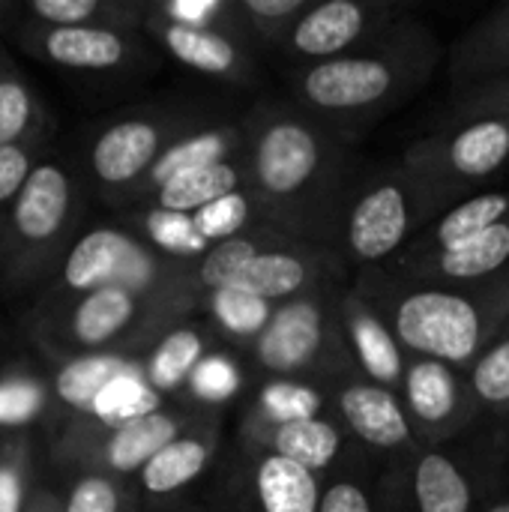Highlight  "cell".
<instances>
[{"mask_svg":"<svg viewBox=\"0 0 509 512\" xmlns=\"http://www.w3.org/2000/svg\"><path fill=\"white\" fill-rule=\"evenodd\" d=\"M246 192L276 231L336 249L348 204L366 171L354 141L291 102H258L243 114Z\"/></svg>","mask_w":509,"mask_h":512,"instance_id":"obj_1","label":"cell"},{"mask_svg":"<svg viewBox=\"0 0 509 512\" xmlns=\"http://www.w3.org/2000/svg\"><path fill=\"white\" fill-rule=\"evenodd\" d=\"M444 45L435 30L405 15L375 42L345 57L288 69L291 105L357 141L390 111L414 99L435 75Z\"/></svg>","mask_w":509,"mask_h":512,"instance_id":"obj_2","label":"cell"},{"mask_svg":"<svg viewBox=\"0 0 509 512\" xmlns=\"http://www.w3.org/2000/svg\"><path fill=\"white\" fill-rule=\"evenodd\" d=\"M351 285L387 318L411 357L441 360L462 372H471L509 321V270L474 285H447L375 267L357 273Z\"/></svg>","mask_w":509,"mask_h":512,"instance_id":"obj_3","label":"cell"},{"mask_svg":"<svg viewBox=\"0 0 509 512\" xmlns=\"http://www.w3.org/2000/svg\"><path fill=\"white\" fill-rule=\"evenodd\" d=\"M201 315L192 291L102 288L51 306H24L18 327L42 363L84 354L144 357L168 330Z\"/></svg>","mask_w":509,"mask_h":512,"instance_id":"obj_4","label":"cell"},{"mask_svg":"<svg viewBox=\"0 0 509 512\" xmlns=\"http://www.w3.org/2000/svg\"><path fill=\"white\" fill-rule=\"evenodd\" d=\"M216 123L210 108L189 99H159L114 111L78 132L69 165L90 195L126 210L150 168L189 132Z\"/></svg>","mask_w":509,"mask_h":512,"instance_id":"obj_5","label":"cell"},{"mask_svg":"<svg viewBox=\"0 0 509 512\" xmlns=\"http://www.w3.org/2000/svg\"><path fill=\"white\" fill-rule=\"evenodd\" d=\"M87 186L69 159L48 156L21 189L0 237V291L33 297L84 231Z\"/></svg>","mask_w":509,"mask_h":512,"instance_id":"obj_6","label":"cell"},{"mask_svg":"<svg viewBox=\"0 0 509 512\" xmlns=\"http://www.w3.org/2000/svg\"><path fill=\"white\" fill-rule=\"evenodd\" d=\"M207 411L189 405H159L123 420H75L42 438V462L54 477L81 471L135 480L141 468Z\"/></svg>","mask_w":509,"mask_h":512,"instance_id":"obj_7","label":"cell"},{"mask_svg":"<svg viewBox=\"0 0 509 512\" xmlns=\"http://www.w3.org/2000/svg\"><path fill=\"white\" fill-rule=\"evenodd\" d=\"M102 288H135L147 294L192 291L189 261L156 252L129 225H93L81 231L57 273L27 300V306H51Z\"/></svg>","mask_w":509,"mask_h":512,"instance_id":"obj_8","label":"cell"},{"mask_svg":"<svg viewBox=\"0 0 509 512\" xmlns=\"http://www.w3.org/2000/svg\"><path fill=\"white\" fill-rule=\"evenodd\" d=\"M444 207L402 168L399 159L366 171L357 186L336 252L348 270H375L393 264L438 216Z\"/></svg>","mask_w":509,"mask_h":512,"instance_id":"obj_9","label":"cell"},{"mask_svg":"<svg viewBox=\"0 0 509 512\" xmlns=\"http://www.w3.org/2000/svg\"><path fill=\"white\" fill-rule=\"evenodd\" d=\"M339 291L279 303L267 330L243 360L261 378H291L318 387L357 372L339 321Z\"/></svg>","mask_w":509,"mask_h":512,"instance_id":"obj_10","label":"cell"},{"mask_svg":"<svg viewBox=\"0 0 509 512\" xmlns=\"http://www.w3.org/2000/svg\"><path fill=\"white\" fill-rule=\"evenodd\" d=\"M399 162L447 213L462 198L483 192V183L509 171V117L450 123L411 141Z\"/></svg>","mask_w":509,"mask_h":512,"instance_id":"obj_11","label":"cell"},{"mask_svg":"<svg viewBox=\"0 0 509 512\" xmlns=\"http://www.w3.org/2000/svg\"><path fill=\"white\" fill-rule=\"evenodd\" d=\"M6 36L24 54L48 63L60 75L81 81L144 78L159 66V48L144 33L105 27H48L18 12Z\"/></svg>","mask_w":509,"mask_h":512,"instance_id":"obj_12","label":"cell"},{"mask_svg":"<svg viewBox=\"0 0 509 512\" xmlns=\"http://www.w3.org/2000/svg\"><path fill=\"white\" fill-rule=\"evenodd\" d=\"M483 477L468 453L426 447L378 477V512H483Z\"/></svg>","mask_w":509,"mask_h":512,"instance_id":"obj_13","label":"cell"},{"mask_svg":"<svg viewBox=\"0 0 509 512\" xmlns=\"http://www.w3.org/2000/svg\"><path fill=\"white\" fill-rule=\"evenodd\" d=\"M408 15L393 0H312L273 57L297 66L327 63L366 48Z\"/></svg>","mask_w":509,"mask_h":512,"instance_id":"obj_14","label":"cell"},{"mask_svg":"<svg viewBox=\"0 0 509 512\" xmlns=\"http://www.w3.org/2000/svg\"><path fill=\"white\" fill-rule=\"evenodd\" d=\"M324 477L237 441L222 462L219 512H318Z\"/></svg>","mask_w":509,"mask_h":512,"instance_id":"obj_15","label":"cell"},{"mask_svg":"<svg viewBox=\"0 0 509 512\" xmlns=\"http://www.w3.org/2000/svg\"><path fill=\"white\" fill-rule=\"evenodd\" d=\"M402 402L420 447H447L483 417L468 372L429 357L408 354Z\"/></svg>","mask_w":509,"mask_h":512,"instance_id":"obj_16","label":"cell"},{"mask_svg":"<svg viewBox=\"0 0 509 512\" xmlns=\"http://www.w3.org/2000/svg\"><path fill=\"white\" fill-rule=\"evenodd\" d=\"M324 390L333 417L345 426L354 444L384 456L387 465L414 459L420 450H426L414 435V426L399 393L369 381L360 372H348Z\"/></svg>","mask_w":509,"mask_h":512,"instance_id":"obj_17","label":"cell"},{"mask_svg":"<svg viewBox=\"0 0 509 512\" xmlns=\"http://www.w3.org/2000/svg\"><path fill=\"white\" fill-rule=\"evenodd\" d=\"M345 261L330 246L300 243L288 240L258 261H252L231 288L249 291L255 297H264L270 303H288L309 294H330L345 288Z\"/></svg>","mask_w":509,"mask_h":512,"instance_id":"obj_18","label":"cell"},{"mask_svg":"<svg viewBox=\"0 0 509 512\" xmlns=\"http://www.w3.org/2000/svg\"><path fill=\"white\" fill-rule=\"evenodd\" d=\"M144 36L183 69L231 87H255L261 81L258 51L234 33L198 30L162 21L144 9Z\"/></svg>","mask_w":509,"mask_h":512,"instance_id":"obj_19","label":"cell"},{"mask_svg":"<svg viewBox=\"0 0 509 512\" xmlns=\"http://www.w3.org/2000/svg\"><path fill=\"white\" fill-rule=\"evenodd\" d=\"M48 372V420L39 438L66 423L99 414V405L120 381H141V357L126 354H84L45 363Z\"/></svg>","mask_w":509,"mask_h":512,"instance_id":"obj_20","label":"cell"},{"mask_svg":"<svg viewBox=\"0 0 509 512\" xmlns=\"http://www.w3.org/2000/svg\"><path fill=\"white\" fill-rule=\"evenodd\" d=\"M222 450V411H207L195 426L165 444L135 477L141 504L150 510L180 507V498L195 486L219 459Z\"/></svg>","mask_w":509,"mask_h":512,"instance_id":"obj_21","label":"cell"},{"mask_svg":"<svg viewBox=\"0 0 509 512\" xmlns=\"http://www.w3.org/2000/svg\"><path fill=\"white\" fill-rule=\"evenodd\" d=\"M237 441L282 459H291L318 477L333 474L336 468L354 459V438L336 417H315L297 423H237Z\"/></svg>","mask_w":509,"mask_h":512,"instance_id":"obj_22","label":"cell"},{"mask_svg":"<svg viewBox=\"0 0 509 512\" xmlns=\"http://www.w3.org/2000/svg\"><path fill=\"white\" fill-rule=\"evenodd\" d=\"M336 306H339L342 333H345V342H348L357 372L402 396L408 351L396 339L387 318L354 285H345L339 291Z\"/></svg>","mask_w":509,"mask_h":512,"instance_id":"obj_23","label":"cell"},{"mask_svg":"<svg viewBox=\"0 0 509 512\" xmlns=\"http://www.w3.org/2000/svg\"><path fill=\"white\" fill-rule=\"evenodd\" d=\"M387 270L405 279L447 285H474L495 279L509 270V219L450 249L396 258L393 264H387Z\"/></svg>","mask_w":509,"mask_h":512,"instance_id":"obj_24","label":"cell"},{"mask_svg":"<svg viewBox=\"0 0 509 512\" xmlns=\"http://www.w3.org/2000/svg\"><path fill=\"white\" fill-rule=\"evenodd\" d=\"M243 147H246V126H243V117L240 120H216L204 129H195L189 132L186 138H180L153 168L150 174L138 183V189L132 192L129 204L123 213L129 210H138L144 207L165 183L183 177V174H192V171H204V168H213V165H222V162H231V159H240L243 156Z\"/></svg>","mask_w":509,"mask_h":512,"instance_id":"obj_25","label":"cell"},{"mask_svg":"<svg viewBox=\"0 0 509 512\" xmlns=\"http://www.w3.org/2000/svg\"><path fill=\"white\" fill-rule=\"evenodd\" d=\"M219 348H225V345L204 324V318H189V321L177 324L174 330H168L141 357V381L156 399L180 405L198 366Z\"/></svg>","mask_w":509,"mask_h":512,"instance_id":"obj_26","label":"cell"},{"mask_svg":"<svg viewBox=\"0 0 509 512\" xmlns=\"http://www.w3.org/2000/svg\"><path fill=\"white\" fill-rule=\"evenodd\" d=\"M447 72L459 93L509 75V3L489 9L450 45Z\"/></svg>","mask_w":509,"mask_h":512,"instance_id":"obj_27","label":"cell"},{"mask_svg":"<svg viewBox=\"0 0 509 512\" xmlns=\"http://www.w3.org/2000/svg\"><path fill=\"white\" fill-rule=\"evenodd\" d=\"M57 120L0 42V147L54 141Z\"/></svg>","mask_w":509,"mask_h":512,"instance_id":"obj_28","label":"cell"},{"mask_svg":"<svg viewBox=\"0 0 509 512\" xmlns=\"http://www.w3.org/2000/svg\"><path fill=\"white\" fill-rule=\"evenodd\" d=\"M509 219V189H483L477 195L462 198L453 204L447 213H441L399 258L405 255H423V252H438L450 249L456 243H465L501 222Z\"/></svg>","mask_w":509,"mask_h":512,"instance_id":"obj_29","label":"cell"},{"mask_svg":"<svg viewBox=\"0 0 509 512\" xmlns=\"http://www.w3.org/2000/svg\"><path fill=\"white\" fill-rule=\"evenodd\" d=\"M288 240H294V237L276 231L273 225H261V228H252L231 240L213 243L198 261L189 264V285L204 303V297L210 291L228 288L252 261H258L261 255H267L270 249H276Z\"/></svg>","mask_w":509,"mask_h":512,"instance_id":"obj_30","label":"cell"},{"mask_svg":"<svg viewBox=\"0 0 509 512\" xmlns=\"http://www.w3.org/2000/svg\"><path fill=\"white\" fill-rule=\"evenodd\" d=\"M279 303H270L264 297H255L249 291H240V288H219V291H210L201 303V315L204 324L216 333V339L237 351L240 357L249 354V348L258 342V336L267 330L273 312H276Z\"/></svg>","mask_w":509,"mask_h":512,"instance_id":"obj_31","label":"cell"},{"mask_svg":"<svg viewBox=\"0 0 509 512\" xmlns=\"http://www.w3.org/2000/svg\"><path fill=\"white\" fill-rule=\"evenodd\" d=\"M18 12L48 27H105L144 33V0H27Z\"/></svg>","mask_w":509,"mask_h":512,"instance_id":"obj_32","label":"cell"},{"mask_svg":"<svg viewBox=\"0 0 509 512\" xmlns=\"http://www.w3.org/2000/svg\"><path fill=\"white\" fill-rule=\"evenodd\" d=\"M246 189V168H243V156L204 168V171H192L183 174L171 183H165L144 207L150 210H162V213H177V216H195L201 210H207L210 204L234 195ZM138 207V210H144Z\"/></svg>","mask_w":509,"mask_h":512,"instance_id":"obj_33","label":"cell"},{"mask_svg":"<svg viewBox=\"0 0 509 512\" xmlns=\"http://www.w3.org/2000/svg\"><path fill=\"white\" fill-rule=\"evenodd\" d=\"M315 417H333L324 387L309 381H291V378H261L255 396L243 405L240 423L279 426V423H297Z\"/></svg>","mask_w":509,"mask_h":512,"instance_id":"obj_34","label":"cell"},{"mask_svg":"<svg viewBox=\"0 0 509 512\" xmlns=\"http://www.w3.org/2000/svg\"><path fill=\"white\" fill-rule=\"evenodd\" d=\"M48 420V372L27 360L0 363V432L33 429L42 435Z\"/></svg>","mask_w":509,"mask_h":512,"instance_id":"obj_35","label":"cell"},{"mask_svg":"<svg viewBox=\"0 0 509 512\" xmlns=\"http://www.w3.org/2000/svg\"><path fill=\"white\" fill-rule=\"evenodd\" d=\"M42 438L33 429H6L0 435V512H27L42 483Z\"/></svg>","mask_w":509,"mask_h":512,"instance_id":"obj_36","label":"cell"},{"mask_svg":"<svg viewBox=\"0 0 509 512\" xmlns=\"http://www.w3.org/2000/svg\"><path fill=\"white\" fill-rule=\"evenodd\" d=\"M60 480V501L63 512H141V495L135 480L111 477V474H96V471H81L69 477H54Z\"/></svg>","mask_w":509,"mask_h":512,"instance_id":"obj_37","label":"cell"},{"mask_svg":"<svg viewBox=\"0 0 509 512\" xmlns=\"http://www.w3.org/2000/svg\"><path fill=\"white\" fill-rule=\"evenodd\" d=\"M123 225H129L138 237H144L156 252L174 258V261H198L210 243L201 240V234L192 225V216L162 213V210H129L123 213Z\"/></svg>","mask_w":509,"mask_h":512,"instance_id":"obj_38","label":"cell"},{"mask_svg":"<svg viewBox=\"0 0 509 512\" xmlns=\"http://www.w3.org/2000/svg\"><path fill=\"white\" fill-rule=\"evenodd\" d=\"M243 39L261 54H276L312 0H234Z\"/></svg>","mask_w":509,"mask_h":512,"instance_id":"obj_39","label":"cell"},{"mask_svg":"<svg viewBox=\"0 0 509 512\" xmlns=\"http://www.w3.org/2000/svg\"><path fill=\"white\" fill-rule=\"evenodd\" d=\"M243 390H246V381H243V366L237 360V351L219 348L198 366V372L192 375L180 405L204 408V411H222Z\"/></svg>","mask_w":509,"mask_h":512,"instance_id":"obj_40","label":"cell"},{"mask_svg":"<svg viewBox=\"0 0 509 512\" xmlns=\"http://www.w3.org/2000/svg\"><path fill=\"white\" fill-rule=\"evenodd\" d=\"M483 417L509 423V321L468 372Z\"/></svg>","mask_w":509,"mask_h":512,"instance_id":"obj_41","label":"cell"},{"mask_svg":"<svg viewBox=\"0 0 509 512\" xmlns=\"http://www.w3.org/2000/svg\"><path fill=\"white\" fill-rule=\"evenodd\" d=\"M318 512H378V477L354 456L324 477Z\"/></svg>","mask_w":509,"mask_h":512,"instance_id":"obj_42","label":"cell"},{"mask_svg":"<svg viewBox=\"0 0 509 512\" xmlns=\"http://www.w3.org/2000/svg\"><path fill=\"white\" fill-rule=\"evenodd\" d=\"M144 9L162 21L198 30H225L243 39L234 0H144ZM246 42V39H243Z\"/></svg>","mask_w":509,"mask_h":512,"instance_id":"obj_43","label":"cell"},{"mask_svg":"<svg viewBox=\"0 0 509 512\" xmlns=\"http://www.w3.org/2000/svg\"><path fill=\"white\" fill-rule=\"evenodd\" d=\"M192 225L201 234V240H207L213 246V243L231 240L237 234H246L252 228H261L267 222L261 219V213H258L255 201L249 198V192L240 189V192H234V195L210 204L207 210L195 213L192 216Z\"/></svg>","mask_w":509,"mask_h":512,"instance_id":"obj_44","label":"cell"},{"mask_svg":"<svg viewBox=\"0 0 509 512\" xmlns=\"http://www.w3.org/2000/svg\"><path fill=\"white\" fill-rule=\"evenodd\" d=\"M54 141H30V144H6L0 147V237L6 231L9 213L27 186L30 174L51 156Z\"/></svg>","mask_w":509,"mask_h":512,"instance_id":"obj_45","label":"cell"},{"mask_svg":"<svg viewBox=\"0 0 509 512\" xmlns=\"http://www.w3.org/2000/svg\"><path fill=\"white\" fill-rule=\"evenodd\" d=\"M480 117H509V75L456 93V105H453V123L462 120H480Z\"/></svg>","mask_w":509,"mask_h":512,"instance_id":"obj_46","label":"cell"},{"mask_svg":"<svg viewBox=\"0 0 509 512\" xmlns=\"http://www.w3.org/2000/svg\"><path fill=\"white\" fill-rule=\"evenodd\" d=\"M27 512H63V501H60L57 486L39 483L33 498H30V504H27Z\"/></svg>","mask_w":509,"mask_h":512,"instance_id":"obj_47","label":"cell"},{"mask_svg":"<svg viewBox=\"0 0 509 512\" xmlns=\"http://www.w3.org/2000/svg\"><path fill=\"white\" fill-rule=\"evenodd\" d=\"M18 18V3L12 0H0V33H6L12 27V21Z\"/></svg>","mask_w":509,"mask_h":512,"instance_id":"obj_48","label":"cell"},{"mask_svg":"<svg viewBox=\"0 0 509 512\" xmlns=\"http://www.w3.org/2000/svg\"><path fill=\"white\" fill-rule=\"evenodd\" d=\"M483 512H509V498H495V501H489Z\"/></svg>","mask_w":509,"mask_h":512,"instance_id":"obj_49","label":"cell"},{"mask_svg":"<svg viewBox=\"0 0 509 512\" xmlns=\"http://www.w3.org/2000/svg\"><path fill=\"white\" fill-rule=\"evenodd\" d=\"M171 512H204V510H198V507H177V510H171Z\"/></svg>","mask_w":509,"mask_h":512,"instance_id":"obj_50","label":"cell"},{"mask_svg":"<svg viewBox=\"0 0 509 512\" xmlns=\"http://www.w3.org/2000/svg\"><path fill=\"white\" fill-rule=\"evenodd\" d=\"M0 435H3V432H0Z\"/></svg>","mask_w":509,"mask_h":512,"instance_id":"obj_51","label":"cell"}]
</instances>
